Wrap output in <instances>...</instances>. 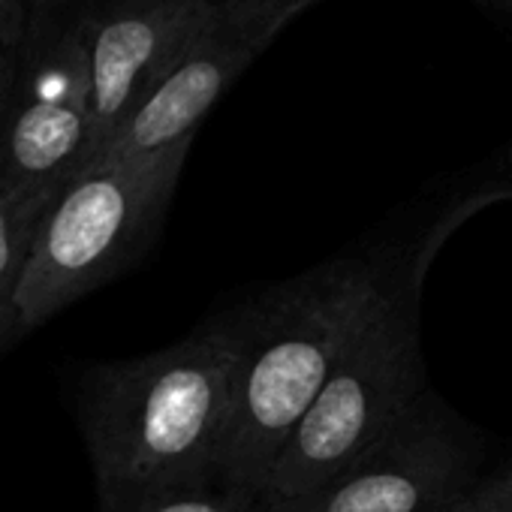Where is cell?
Instances as JSON below:
<instances>
[{"label": "cell", "mask_w": 512, "mask_h": 512, "mask_svg": "<svg viewBox=\"0 0 512 512\" xmlns=\"http://www.w3.org/2000/svg\"><path fill=\"white\" fill-rule=\"evenodd\" d=\"M238 368L235 308L79 383L76 413L97 482V512H145L220 485Z\"/></svg>", "instance_id": "1"}, {"label": "cell", "mask_w": 512, "mask_h": 512, "mask_svg": "<svg viewBox=\"0 0 512 512\" xmlns=\"http://www.w3.org/2000/svg\"><path fill=\"white\" fill-rule=\"evenodd\" d=\"M401 269L404 263L383 250L347 253L235 305V407L220 488L260 497L278 449L386 302Z\"/></svg>", "instance_id": "2"}, {"label": "cell", "mask_w": 512, "mask_h": 512, "mask_svg": "<svg viewBox=\"0 0 512 512\" xmlns=\"http://www.w3.org/2000/svg\"><path fill=\"white\" fill-rule=\"evenodd\" d=\"M190 145L145 157H97L49 202L19 287L22 335L124 275L148 250Z\"/></svg>", "instance_id": "3"}, {"label": "cell", "mask_w": 512, "mask_h": 512, "mask_svg": "<svg viewBox=\"0 0 512 512\" xmlns=\"http://www.w3.org/2000/svg\"><path fill=\"white\" fill-rule=\"evenodd\" d=\"M428 253L404 263L392 293L332 368L329 380L278 449L260 500L293 503L371 446L428 386L422 359L419 287Z\"/></svg>", "instance_id": "4"}, {"label": "cell", "mask_w": 512, "mask_h": 512, "mask_svg": "<svg viewBox=\"0 0 512 512\" xmlns=\"http://www.w3.org/2000/svg\"><path fill=\"white\" fill-rule=\"evenodd\" d=\"M482 440L428 389L311 494L269 512H440L476 482Z\"/></svg>", "instance_id": "5"}, {"label": "cell", "mask_w": 512, "mask_h": 512, "mask_svg": "<svg viewBox=\"0 0 512 512\" xmlns=\"http://www.w3.org/2000/svg\"><path fill=\"white\" fill-rule=\"evenodd\" d=\"M208 16L211 0H127V4L91 0V160L175 67Z\"/></svg>", "instance_id": "6"}, {"label": "cell", "mask_w": 512, "mask_h": 512, "mask_svg": "<svg viewBox=\"0 0 512 512\" xmlns=\"http://www.w3.org/2000/svg\"><path fill=\"white\" fill-rule=\"evenodd\" d=\"M253 61L256 52L220 25L211 10L175 67L124 118L97 157H145L190 145L202 118Z\"/></svg>", "instance_id": "7"}, {"label": "cell", "mask_w": 512, "mask_h": 512, "mask_svg": "<svg viewBox=\"0 0 512 512\" xmlns=\"http://www.w3.org/2000/svg\"><path fill=\"white\" fill-rule=\"evenodd\" d=\"M46 208V202H31L0 187V353L22 338L16 299Z\"/></svg>", "instance_id": "8"}, {"label": "cell", "mask_w": 512, "mask_h": 512, "mask_svg": "<svg viewBox=\"0 0 512 512\" xmlns=\"http://www.w3.org/2000/svg\"><path fill=\"white\" fill-rule=\"evenodd\" d=\"M314 4L320 0H214L211 10L220 25H226L260 55L296 16Z\"/></svg>", "instance_id": "9"}, {"label": "cell", "mask_w": 512, "mask_h": 512, "mask_svg": "<svg viewBox=\"0 0 512 512\" xmlns=\"http://www.w3.org/2000/svg\"><path fill=\"white\" fill-rule=\"evenodd\" d=\"M145 512H269L266 503L256 494L232 491V488H205L196 494L175 497L169 503H160Z\"/></svg>", "instance_id": "10"}, {"label": "cell", "mask_w": 512, "mask_h": 512, "mask_svg": "<svg viewBox=\"0 0 512 512\" xmlns=\"http://www.w3.org/2000/svg\"><path fill=\"white\" fill-rule=\"evenodd\" d=\"M440 512H512V464L482 482H473Z\"/></svg>", "instance_id": "11"}, {"label": "cell", "mask_w": 512, "mask_h": 512, "mask_svg": "<svg viewBox=\"0 0 512 512\" xmlns=\"http://www.w3.org/2000/svg\"><path fill=\"white\" fill-rule=\"evenodd\" d=\"M19 31H22V0H0V106H4L10 88Z\"/></svg>", "instance_id": "12"}, {"label": "cell", "mask_w": 512, "mask_h": 512, "mask_svg": "<svg viewBox=\"0 0 512 512\" xmlns=\"http://www.w3.org/2000/svg\"><path fill=\"white\" fill-rule=\"evenodd\" d=\"M473 4L494 16H512V0H473Z\"/></svg>", "instance_id": "13"}, {"label": "cell", "mask_w": 512, "mask_h": 512, "mask_svg": "<svg viewBox=\"0 0 512 512\" xmlns=\"http://www.w3.org/2000/svg\"><path fill=\"white\" fill-rule=\"evenodd\" d=\"M506 166H509V172H512V145H509V151H506ZM506 193L512 196V181L506 184Z\"/></svg>", "instance_id": "14"}, {"label": "cell", "mask_w": 512, "mask_h": 512, "mask_svg": "<svg viewBox=\"0 0 512 512\" xmlns=\"http://www.w3.org/2000/svg\"><path fill=\"white\" fill-rule=\"evenodd\" d=\"M94 4H127V0H94Z\"/></svg>", "instance_id": "15"}]
</instances>
